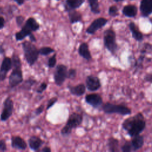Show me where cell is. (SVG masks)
Returning a JSON list of instances; mask_svg holds the SVG:
<instances>
[{
  "label": "cell",
  "instance_id": "6da1fadb",
  "mask_svg": "<svg viewBox=\"0 0 152 152\" xmlns=\"http://www.w3.org/2000/svg\"><path fill=\"white\" fill-rule=\"evenodd\" d=\"M122 128L127 134L132 138L140 134L146 127V121L144 115L138 112L135 115L126 118L121 124Z\"/></svg>",
  "mask_w": 152,
  "mask_h": 152
},
{
  "label": "cell",
  "instance_id": "7a4b0ae2",
  "mask_svg": "<svg viewBox=\"0 0 152 152\" xmlns=\"http://www.w3.org/2000/svg\"><path fill=\"white\" fill-rule=\"evenodd\" d=\"M12 71L9 76L8 83L11 87L13 88L20 84L23 81V73L21 70V63L19 56L13 54L12 56Z\"/></svg>",
  "mask_w": 152,
  "mask_h": 152
},
{
  "label": "cell",
  "instance_id": "3957f363",
  "mask_svg": "<svg viewBox=\"0 0 152 152\" xmlns=\"http://www.w3.org/2000/svg\"><path fill=\"white\" fill-rule=\"evenodd\" d=\"M115 31L112 28L104 30L103 33V44L105 48L112 55H115L119 50V45L116 42Z\"/></svg>",
  "mask_w": 152,
  "mask_h": 152
},
{
  "label": "cell",
  "instance_id": "277c9868",
  "mask_svg": "<svg viewBox=\"0 0 152 152\" xmlns=\"http://www.w3.org/2000/svg\"><path fill=\"white\" fill-rule=\"evenodd\" d=\"M40 27L39 24L33 17H30L27 20L25 24L22 26L20 31L15 33V37L17 41L24 39L26 36H29L32 34V31L37 30Z\"/></svg>",
  "mask_w": 152,
  "mask_h": 152
},
{
  "label": "cell",
  "instance_id": "5b68a950",
  "mask_svg": "<svg viewBox=\"0 0 152 152\" xmlns=\"http://www.w3.org/2000/svg\"><path fill=\"white\" fill-rule=\"evenodd\" d=\"M25 59L30 66L33 65L37 61L39 51L32 42L25 41L22 43Z\"/></svg>",
  "mask_w": 152,
  "mask_h": 152
},
{
  "label": "cell",
  "instance_id": "8992f818",
  "mask_svg": "<svg viewBox=\"0 0 152 152\" xmlns=\"http://www.w3.org/2000/svg\"><path fill=\"white\" fill-rule=\"evenodd\" d=\"M83 116L78 113H71L66 121L65 125L61 130V134L62 136L66 137L70 135L73 129L76 128L80 125L83 122Z\"/></svg>",
  "mask_w": 152,
  "mask_h": 152
},
{
  "label": "cell",
  "instance_id": "52a82bcc",
  "mask_svg": "<svg viewBox=\"0 0 152 152\" xmlns=\"http://www.w3.org/2000/svg\"><path fill=\"white\" fill-rule=\"evenodd\" d=\"M101 108L106 114L116 113L122 116H126L132 113L131 109L124 104H114L109 102L103 103Z\"/></svg>",
  "mask_w": 152,
  "mask_h": 152
},
{
  "label": "cell",
  "instance_id": "ba28073f",
  "mask_svg": "<svg viewBox=\"0 0 152 152\" xmlns=\"http://www.w3.org/2000/svg\"><path fill=\"white\" fill-rule=\"evenodd\" d=\"M152 52V45L148 42H145L142 44L140 50V55L138 58H132V60L129 59V62H132V67L134 68V72H137L139 69H141L143 68V63L146 58V55Z\"/></svg>",
  "mask_w": 152,
  "mask_h": 152
},
{
  "label": "cell",
  "instance_id": "9c48e42d",
  "mask_svg": "<svg viewBox=\"0 0 152 152\" xmlns=\"http://www.w3.org/2000/svg\"><path fill=\"white\" fill-rule=\"evenodd\" d=\"M68 69L67 67L63 64H59L56 66L54 72V81L55 83L61 86L67 78Z\"/></svg>",
  "mask_w": 152,
  "mask_h": 152
},
{
  "label": "cell",
  "instance_id": "30bf717a",
  "mask_svg": "<svg viewBox=\"0 0 152 152\" xmlns=\"http://www.w3.org/2000/svg\"><path fill=\"white\" fill-rule=\"evenodd\" d=\"M14 103L10 97H7L3 102V108L1 113L0 118L2 121L8 120L12 115Z\"/></svg>",
  "mask_w": 152,
  "mask_h": 152
},
{
  "label": "cell",
  "instance_id": "8fae6325",
  "mask_svg": "<svg viewBox=\"0 0 152 152\" xmlns=\"http://www.w3.org/2000/svg\"><path fill=\"white\" fill-rule=\"evenodd\" d=\"M85 100L87 104L96 109L101 107L103 103L102 96L97 93L87 94L85 97Z\"/></svg>",
  "mask_w": 152,
  "mask_h": 152
},
{
  "label": "cell",
  "instance_id": "7c38bea8",
  "mask_svg": "<svg viewBox=\"0 0 152 152\" xmlns=\"http://www.w3.org/2000/svg\"><path fill=\"white\" fill-rule=\"evenodd\" d=\"M107 21V19L103 17H100L94 20L86 29V33L89 34H94L98 30L104 27Z\"/></svg>",
  "mask_w": 152,
  "mask_h": 152
},
{
  "label": "cell",
  "instance_id": "4fadbf2b",
  "mask_svg": "<svg viewBox=\"0 0 152 152\" xmlns=\"http://www.w3.org/2000/svg\"><path fill=\"white\" fill-rule=\"evenodd\" d=\"M86 86L88 90L90 91H95L99 90L101 86V81L100 78L93 75H89L86 80Z\"/></svg>",
  "mask_w": 152,
  "mask_h": 152
},
{
  "label": "cell",
  "instance_id": "5bb4252c",
  "mask_svg": "<svg viewBox=\"0 0 152 152\" xmlns=\"http://www.w3.org/2000/svg\"><path fill=\"white\" fill-rule=\"evenodd\" d=\"M12 68V59L9 57H5L2 61L0 67V81H2L6 78L7 73Z\"/></svg>",
  "mask_w": 152,
  "mask_h": 152
},
{
  "label": "cell",
  "instance_id": "9a60e30c",
  "mask_svg": "<svg viewBox=\"0 0 152 152\" xmlns=\"http://www.w3.org/2000/svg\"><path fill=\"white\" fill-rule=\"evenodd\" d=\"M140 9L143 17H148L152 14V0H141Z\"/></svg>",
  "mask_w": 152,
  "mask_h": 152
},
{
  "label": "cell",
  "instance_id": "2e32d148",
  "mask_svg": "<svg viewBox=\"0 0 152 152\" xmlns=\"http://www.w3.org/2000/svg\"><path fill=\"white\" fill-rule=\"evenodd\" d=\"M128 27L131 33L132 38L137 42H142L144 39V36L135 23L133 21H131L128 24Z\"/></svg>",
  "mask_w": 152,
  "mask_h": 152
},
{
  "label": "cell",
  "instance_id": "e0dca14e",
  "mask_svg": "<svg viewBox=\"0 0 152 152\" xmlns=\"http://www.w3.org/2000/svg\"><path fill=\"white\" fill-rule=\"evenodd\" d=\"M11 146L14 148L23 150L26 149L27 145L23 138L20 136H12L11 137Z\"/></svg>",
  "mask_w": 152,
  "mask_h": 152
},
{
  "label": "cell",
  "instance_id": "ac0fdd59",
  "mask_svg": "<svg viewBox=\"0 0 152 152\" xmlns=\"http://www.w3.org/2000/svg\"><path fill=\"white\" fill-rule=\"evenodd\" d=\"M132 151H136L141 149L144 144V138L142 135L139 134L132 138L131 140Z\"/></svg>",
  "mask_w": 152,
  "mask_h": 152
},
{
  "label": "cell",
  "instance_id": "d6986e66",
  "mask_svg": "<svg viewBox=\"0 0 152 152\" xmlns=\"http://www.w3.org/2000/svg\"><path fill=\"white\" fill-rule=\"evenodd\" d=\"M78 52L79 55L87 61H90L92 59V56L89 50L88 45L87 43H81L79 46Z\"/></svg>",
  "mask_w": 152,
  "mask_h": 152
},
{
  "label": "cell",
  "instance_id": "ffe728a7",
  "mask_svg": "<svg viewBox=\"0 0 152 152\" xmlns=\"http://www.w3.org/2000/svg\"><path fill=\"white\" fill-rule=\"evenodd\" d=\"M106 145L110 152H118L119 151V141L113 137H110L107 138Z\"/></svg>",
  "mask_w": 152,
  "mask_h": 152
},
{
  "label": "cell",
  "instance_id": "44dd1931",
  "mask_svg": "<svg viewBox=\"0 0 152 152\" xmlns=\"http://www.w3.org/2000/svg\"><path fill=\"white\" fill-rule=\"evenodd\" d=\"M43 141L37 136H31L28 139V145L30 148L33 151H37L40 147L43 144Z\"/></svg>",
  "mask_w": 152,
  "mask_h": 152
},
{
  "label": "cell",
  "instance_id": "7402d4cb",
  "mask_svg": "<svg viewBox=\"0 0 152 152\" xmlns=\"http://www.w3.org/2000/svg\"><path fill=\"white\" fill-rule=\"evenodd\" d=\"M122 12L127 17H135L137 14V8L134 5H127L124 7Z\"/></svg>",
  "mask_w": 152,
  "mask_h": 152
},
{
  "label": "cell",
  "instance_id": "603a6c76",
  "mask_svg": "<svg viewBox=\"0 0 152 152\" xmlns=\"http://www.w3.org/2000/svg\"><path fill=\"white\" fill-rule=\"evenodd\" d=\"M70 93L77 96H81L85 93L86 86L84 84H79L75 86H68Z\"/></svg>",
  "mask_w": 152,
  "mask_h": 152
},
{
  "label": "cell",
  "instance_id": "cb8c5ba5",
  "mask_svg": "<svg viewBox=\"0 0 152 152\" xmlns=\"http://www.w3.org/2000/svg\"><path fill=\"white\" fill-rule=\"evenodd\" d=\"M84 1L85 0H66V4L65 5V11L68 12L70 10L78 8Z\"/></svg>",
  "mask_w": 152,
  "mask_h": 152
},
{
  "label": "cell",
  "instance_id": "d4e9b609",
  "mask_svg": "<svg viewBox=\"0 0 152 152\" xmlns=\"http://www.w3.org/2000/svg\"><path fill=\"white\" fill-rule=\"evenodd\" d=\"M68 17L69 21L72 24L79 22L82 20L81 14L75 10H72L68 11Z\"/></svg>",
  "mask_w": 152,
  "mask_h": 152
},
{
  "label": "cell",
  "instance_id": "484cf974",
  "mask_svg": "<svg viewBox=\"0 0 152 152\" xmlns=\"http://www.w3.org/2000/svg\"><path fill=\"white\" fill-rule=\"evenodd\" d=\"M91 11L94 14H99L100 12L98 0H88Z\"/></svg>",
  "mask_w": 152,
  "mask_h": 152
},
{
  "label": "cell",
  "instance_id": "4316f807",
  "mask_svg": "<svg viewBox=\"0 0 152 152\" xmlns=\"http://www.w3.org/2000/svg\"><path fill=\"white\" fill-rule=\"evenodd\" d=\"M121 151L122 152H131L132 151V145L131 141H126L120 147Z\"/></svg>",
  "mask_w": 152,
  "mask_h": 152
},
{
  "label": "cell",
  "instance_id": "83f0119b",
  "mask_svg": "<svg viewBox=\"0 0 152 152\" xmlns=\"http://www.w3.org/2000/svg\"><path fill=\"white\" fill-rule=\"evenodd\" d=\"M39 53L42 55H48L52 52H54L55 50L50 47L45 46L39 49Z\"/></svg>",
  "mask_w": 152,
  "mask_h": 152
},
{
  "label": "cell",
  "instance_id": "f1b7e54d",
  "mask_svg": "<svg viewBox=\"0 0 152 152\" xmlns=\"http://www.w3.org/2000/svg\"><path fill=\"white\" fill-rule=\"evenodd\" d=\"M108 13H109V15H110L111 17H116L119 15L118 8L116 5H112L109 8Z\"/></svg>",
  "mask_w": 152,
  "mask_h": 152
},
{
  "label": "cell",
  "instance_id": "f546056e",
  "mask_svg": "<svg viewBox=\"0 0 152 152\" xmlns=\"http://www.w3.org/2000/svg\"><path fill=\"white\" fill-rule=\"evenodd\" d=\"M56 54L55 53L53 56H52L50 58L48 59V65L49 68H53L56 63Z\"/></svg>",
  "mask_w": 152,
  "mask_h": 152
},
{
  "label": "cell",
  "instance_id": "4dcf8cb0",
  "mask_svg": "<svg viewBox=\"0 0 152 152\" xmlns=\"http://www.w3.org/2000/svg\"><path fill=\"white\" fill-rule=\"evenodd\" d=\"M77 74V71L75 69L71 68L68 71V74H67V78L69 79H74Z\"/></svg>",
  "mask_w": 152,
  "mask_h": 152
},
{
  "label": "cell",
  "instance_id": "1f68e13d",
  "mask_svg": "<svg viewBox=\"0 0 152 152\" xmlns=\"http://www.w3.org/2000/svg\"><path fill=\"white\" fill-rule=\"evenodd\" d=\"M57 100H58L57 97H52L50 99H49V100L48 101V104H47L46 109L48 110L49 108L52 107L54 105V104L57 102Z\"/></svg>",
  "mask_w": 152,
  "mask_h": 152
},
{
  "label": "cell",
  "instance_id": "d6a6232c",
  "mask_svg": "<svg viewBox=\"0 0 152 152\" xmlns=\"http://www.w3.org/2000/svg\"><path fill=\"white\" fill-rule=\"evenodd\" d=\"M24 21V17L21 15H18L16 17V23L18 27H22Z\"/></svg>",
  "mask_w": 152,
  "mask_h": 152
},
{
  "label": "cell",
  "instance_id": "836d02e7",
  "mask_svg": "<svg viewBox=\"0 0 152 152\" xmlns=\"http://www.w3.org/2000/svg\"><path fill=\"white\" fill-rule=\"evenodd\" d=\"M47 84L45 83H42L40 86L37 88L36 92L38 93H42L43 91H44L46 88H47Z\"/></svg>",
  "mask_w": 152,
  "mask_h": 152
},
{
  "label": "cell",
  "instance_id": "e575fe53",
  "mask_svg": "<svg viewBox=\"0 0 152 152\" xmlns=\"http://www.w3.org/2000/svg\"><path fill=\"white\" fill-rule=\"evenodd\" d=\"M144 81L150 83H152V72L146 74L144 77Z\"/></svg>",
  "mask_w": 152,
  "mask_h": 152
},
{
  "label": "cell",
  "instance_id": "d590c367",
  "mask_svg": "<svg viewBox=\"0 0 152 152\" xmlns=\"http://www.w3.org/2000/svg\"><path fill=\"white\" fill-rule=\"evenodd\" d=\"M36 82V80H33V79L31 78V79H29V80H27V81H26V83H25V84H24V86H26V88H27V87H28V88H30V87H31L32 85L34 84Z\"/></svg>",
  "mask_w": 152,
  "mask_h": 152
},
{
  "label": "cell",
  "instance_id": "8d00e7d4",
  "mask_svg": "<svg viewBox=\"0 0 152 152\" xmlns=\"http://www.w3.org/2000/svg\"><path fill=\"white\" fill-rule=\"evenodd\" d=\"M7 150L6 142L4 140H0V151H5Z\"/></svg>",
  "mask_w": 152,
  "mask_h": 152
},
{
  "label": "cell",
  "instance_id": "74e56055",
  "mask_svg": "<svg viewBox=\"0 0 152 152\" xmlns=\"http://www.w3.org/2000/svg\"><path fill=\"white\" fill-rule=\"evenodd\" d=\"M44 108H45V106L43 104H42L40 106H39L38 107H37L36 109V110H35V114L36 115H39L40 114H41L42 113V112L44 110Z\"/></svg>",
  "mask_w": 152,
  "mask_h": 152
},
{
  "label": "cell",
  "instance_id": "f35d334b",
  "mask_svg": "<svg viewBox=\"0 0 152 152\" xmlns=\"http://www.w3.org/2000/svg\"><path fill=\"white\" fill-rule=\"evenodd\" d=\"M5 25V20L4 17H0V29H2Z\"/></svg>",
  "mask_w": 152,
  "mask_h": 152
},
{
  "label": "cell",
  "instance_id": "ab89813d",
  "mask_svg": "<svg viewBox=\"0 0 152 152\" xmlns=\"http://www.w3.org/2000/svg\"><path fill=\"white\" fill-rule=\"evenodd\" d=\"M41 151L42 152H50L51 151V149L49 147H43L41 150Z\"/></svg>",
  "mask_w": 152,
  "mask_h": 152
},
{
  "label": "cell",
  "instance_id": "60d3db41",
  "mask_svg": "<svg viewBox=\"0 0 152 152\" xmlns=\"http://www.w3.org/2000/svg\"><path fill=\"white\" fill-rule=\"evenodd\" d=\"M14 1L20 5H22L24 2V0H14Z\"/></svg>",
  "mask_w": 152,
  "mask_h": 152
},
{
  "label": "cell",
  "instance_id": "b9f144b4",
  "mask_svg": "<svg viewBox=\"0 0 152 152\" xmlns=\"http://www.w3.org/2000/svg\"><path fill=\"white\" fill-rule=\"evenodd\" d=\"M4 52H5V50H4V48L2 47V46L1 45H0V55L4 53Z\"/></svg>",
  "mask_w": 152,
  "mask_h": 152
},
{
  "label": "cell",
  "instance_id": "7bdbcfd3",
  "mask_svg": "<svg viewBox=\"0 0 152 152\" xmlns=\"http://www.w3.org/2000/svg\"><path fill=\"white\" fill-rule=\"evenodd\" d=\"M3 10H2V8L1 7H0V14H2L3 12Z\"/></svg>",
  "mask_w": 152,
  "mask_h": 152
},
{
  "label": "cell",
  "instance_id": "ee69618b",
  "mask_svg": "<svg viewBox=\"0 0 152 152\" xmlns=\"http://www.w3.org/2000/svg\"><path fill=\"white\" fill-rule=\"evenodd\" d=\"M114 1H115L116 2H119V1H122L124 0H114Z\"/></svg>",
  "mask_w": 152,
  "mask_h": 152
}]
</instances>
